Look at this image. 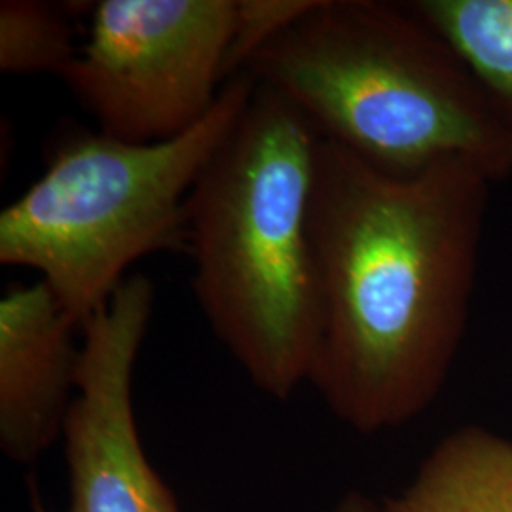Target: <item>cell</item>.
Listing matches in <instances>:
<instances>
[{
	"instance_id": "cell-1",
	"label": "cell",
	"mask_w": 512,
	"mask_h": 512,
	"mask_svg": "<svg viewBox=\"0 0 512 512\" xmlns=\"http://www.w3.org/2000/svg\"><path fill=\"white\" fill-rule=\"evenodd\" d=\"M492 184L463 160L389 171L319 139L308 384L349 429H399L437 401L469 325Z\"/></svg>"
},
{
	"instance_id": "cell-2",
	"label": "cell",
	"mask_w": 512,
	"mask_h": 512,
	"mask_svg": "<svg viewBox=\"0 0 512 512\" xmlns=\"http://www.w3.org/2000/svg\"><path fill=\"white\" fill-rule=\"evenodd\" d=\"M321 135L256 84L186 203L192 289L220 344L258 391L308 384L321 336L310 207Z\"/></svg>"
},
{
	"instance_id": "cell-3",
	"label": "cell",
	"mask_w": 512,
	"mask_h": 512,
	"mask_svg": "<svg viewBox=\"0 0 512 512\" xmlns=\"http://www.w3.org/2000/svg\"><path fill=\"white\" fill-rule=\"evenodd\" d=\"M245 73L370 164L463 160L492 183L512 177V139L488 95L408 2L315 0Z\"/></svg>"
},
{
	"instance_id": "cell-4",
	"label": "cell",
	"mask_w": 512,
	"mask_h": 512,
	"mask_svg": "<svg viewBox=\"0 0 512 512\" xmlns=\"http://www.w3.org/2000/svg\"><path fill=\"white\" fill-rule=\"evenodd\" d=\"M256 82L230 78L198 126L162 143L76 131L0 213V262L29 268L82 327L145 256L186 251V203L249 105Z\"/></svg>"
},
{
	"instance_id": "cell-5",
	"label": "cell",
	"mask_w": 512,
	"mask_h": 512,
	"mask_svg": "<svg viewBox=\"0 0 512 512\" xmlns=\"http://www.w3.org/2000/svg\"><path fill=\"white\" fill-rule=\"evenodd\" d=\"M234 0H103L59 78L101 133L162 143L198 126L226 78Z\"/></svg>"
},
{
	"instance_id": "cell-6",
	"label": "cell",
	"mask_w": 512,
	"mask_h": 512,
	"mask_svg": "<svg viewBox=\"0 0 512 512\" xmlns=\"http://www.w3.org/2000/svg\"><path fill=\"white\" fill-rule=\"evenodd\" d=\"M156 291L131 274L82 325L78 391L63 429L69 512H181L139 437L133 374Z\"/></svg>"
},
{
	"instance_id": "cell-7",
	"label": "cell",
	"mask_w": 512,
	"mask_h": 512,
	"mask_svg": "<svg viewBox=\"0 0 512 512\" xmlns=\"http://www.w3.org/2000/svg\"><path fill=\"white\" fill-rule=\"evenodd\" d=\"M78 325L38 279L0 298V450L33 465L63 439L80 374Z\"/></svg>"
},
{
	"instance_id": "cell-8",
	"label": "cell",
	"mask_w": 512,
	"mask_h": 512,
	"mask_svg": "<svg viewBox=\"0 0 512 512\" xmlns=\"http://www.w3.org/2000/svg\"><path fill=\"white\" fill-rule=\"evenodd\" d=\"M380 512H512V440L478 425L448 433Z\"/></svg>"
},
{
	"instance_id": "cell-9",
	"label": "cell",
	"mask_w": 512,
	"mask_h": 512,
	"mask_svg": "<svg viewBox=\"0 0 512 512\" xmlns=\"http://www.w3.org/2000/svg\"><path fill=\"white\" fill-rule=\"evenodd\" d=\"M410 8L456 50L512 139V0H414Z\"/></svg>"
},
{
	"instance_id": "cell-10",
	"label": "cell",
	"mask_w": 512,
	"mask_h": 512,
	"mask_svg": "<svg viewBox=\"0 0 512 512\" xmlns=\"http://www.w3.org/2000/svg\"><path fill=\"white\" fill-rule=\"evenodd\" d=\"M69 10L38 0L0 2V73L61 74L78 54Z\"/></svg>"
},
{
	"instance_id": "cell-11",
	"label": "cell",
	"mask_w": 512,
	"mask_h": 512,
	"mask_svg": "<svg viewBox=\"0 0 512 512\" xmlns=\"http://www.w3.org/2000/svg\"><path fill=\"white\" fill-rule=\"evenodd\" d=\"M313 4L315 0H236L226 78L245 73L256 55L308 14Z\"/></svg>"
},
{
	"instance_id": "cell-12",
	"label": "cell",
	"mask_w": 512,
	"mask_h": 512,
	"mask_svg": "<svg viewBox=\"0 0 512 512\" xmlns=\"http://www.w3.org/2000/svg\"><path fill=\"white\" fill-rule=\"evenodd\" d=\"M334 512H380V503L363 494H348L340 499Z\"/></svg>"
},
{
	"instance_id": "cell-13",
	"label": "cell",
	"mask_w": 512,
	"mask_h": 512,
	"mask_svg": "<svg viewBox=\"0 0 512 512\" xmlns=\"http://www.w3.org/2000/svg\"><path fill=\"white\" fill-rule=\"evenodd\" d=\"M33 512H48L46 511V507H44V503H42V499L38 497L37 490H33Z\"/></svg>"
}]
</instances>
